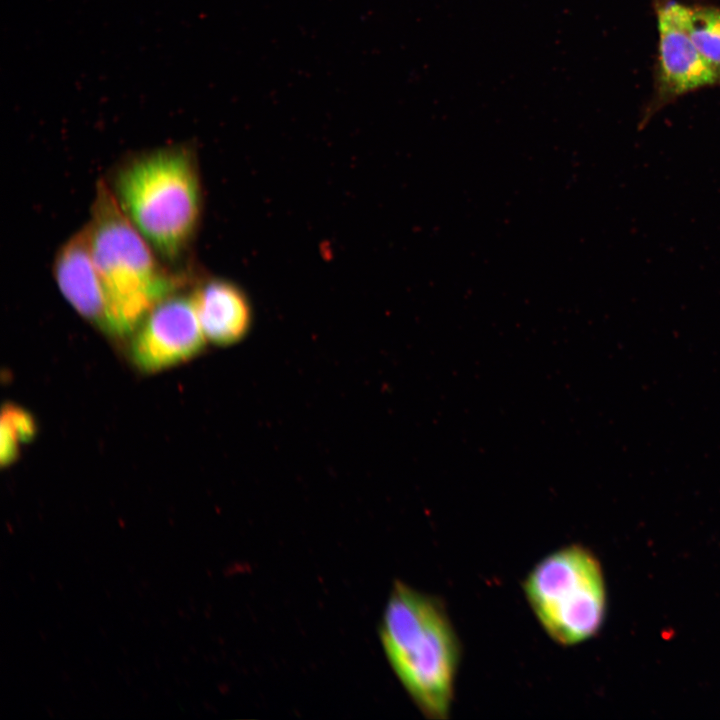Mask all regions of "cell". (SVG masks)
<instances>
[{"label":"cell","mask_w":720,"mask_h":720,"mask_svg":"<svg viewBox=\"0 0 720 720\" xmlns=\"http://www.w3.org/2000/svg\"><path fill=\"white\" fill-rule=\"evenodd\" d=\"M693 41L720 84V7L690 6Z\"/></svg>","instance_id":"10"},{"label":"cell","mask_w":720,"mask_h":720,"mask_svg":"<svg viewBox=\"0 0 720 720\" xmlns=\"http://www.w3.org/2000/svg\"><path fill=\"white\" fill-rule=\"evenodd\" d=\"M379 635L394 674L422 714L448 719L462 646L444 602L395 581Z\"/></svg>","instance_id":"2"},{"label":"cell","mask_w":720,"mask_h":720,"mask_svg":"<svg viewBox=\"0 0 720 720\" xmlns=\"http://www.w3.org/2000/svg\"><path fill=\"white\" fill-rule=\"evenodd\" d=\"M522 589L538 623L559 645L589 640L604 622V574L598 558L583 545H566L546 555L529 571Z\"/></svg>","instance_id":"4"},{"label":"cell","mask_w":720,"mask_h":720,"mask_svg":"<svg viewBox=\"0 0 720 720\" xmlns=\"http://www.w3.org/2000/svg\"><path fill=\"white\" fill-rule=\"evenodd\" d=\"M190 296L209 343L230 346L248 334L251 305L245 292L232 281L207 278L194 287Z\"/></svg>","instance_id":"8"},{"label":"cell","mask_w":720,"mask_h":720,"mask_svg":"<svg viewBox=\"0 0 720 720\" xmlns=\"http://www.w3.org/2000/svg\"><path fill=\"white\" fill-rule=\"evenodd\" d=\"M190 294L159 302L131 336L129 355L141 372H160L199 355L207 344Z\"/></svg>","instance_id":"6"},{"label":"cell","mask_w":720,"mask_h":720,"mask_svg":"<svg viewBox=\"0 0 720 720\" xmlns=\"http://www.w3.org/2000/svg\"><path fill=\"white\" fill-rule=\"evenodd\" d=\"M38 431L37 423L26 409L6 403L0 422V464L8 467L16 462L21 446L30 443Z\"/></svg>","instance_id":"9"},{"label":"cell","mask_w":720,"mask_h":720,"mask_svg":"<svg viewBox=\"0 0 720 720\" xmlns=\"http://www.w3.org/2000/svg\"><path fill=\"white\" fill-rule=\"evenodd\" d=\"M107 184L120 209L159 258L176 263L198 232L203 190L192 149L169 145L130 156Z\"/></svg>","instance_id":"1"},{"label":"cell","mask_w":720,"mask_h":720,"mask_svg":"<svg viewBox=\"0 0 720 720\" xmlns=\"http://www.w3.org/2000/svg\"><path fill=\"white\" fill-rule=\"evenodd\" d=\"M653 2L658 31L656 77L654 92L639 120V129L678 98L718 84L693 41L690 6L678 0Z\"/></svg>","instance_id":"5"},{"label":"cell","mask_w":720,"mask_h":720,"mask_svg":"<svg viewBox=\"0 0 720 720\" xmlns=\"http://www.w3.org/2000/svg\"><path fill=\"white\" fill-rule=\"evenodd\" d=\"M86 225L106 304L104 334L131 337L159 302L180 291L185 278L161 263L120 209L106 180L97 183Z\"/></svg>","instance_id":"3"},{"label":"cell","mask_w":720,"mask_h":720,"mask_svg":"<svg viewBox=\"0 0 720 720\" xmlns=\"http://www.w3.org/2000/svg\"><path fill=\"white\" fill-rule=\"evenodd\" d=\"M53 275L63 297L90 324L105 333L107 313L94 265L87 225L67 239L56 253Z\"/></svg>","instance_id":"7"}]
</instances>
